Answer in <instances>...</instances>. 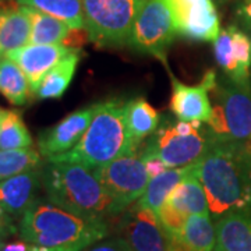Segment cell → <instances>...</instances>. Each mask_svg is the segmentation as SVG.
Masks as SVG:
<instances>
[{"label": "cell", "instance_id": "484cf974", "mask_svg": "<svg viewBox=\"0 0 251 251\" xmlns=\"http://www.w3.org/2000/svg\"><path fill=\"white\" fill-rule=\"evenodd\" d=\"M32 147V137L18 110H7L0 123V150H24Z\"/></svg>", "mask_w": 251, "mask_h": 251}, {"label": "cell", "instance_id": "ab89813d", "mask_svg": "<svg viewBox=\"0 0 251 251\" xmlns=\"http://www.w3.org/2000/svg\"><path fill=\"white\" fill-rule=\"evenodd\" d=\"M216 3H226V1H229V0H215Z\"/></svg>", "mask_w": 251, "mask_h": 251}, {"label": "cell", "instance_id": "5b68a950", "mask_svg": "<svg viewBox=\"0 0 251 251\" xmlns=\"http://www.w3.org/2000/svg\"><path fill=\"white\" fill-rule=\"evenodd\" d=\"M215 103L208 120V130L216 140L232 143L251 155L250 80L224 77L214 88Z\"/></svg>", "mask_w": 251, "mask_h": 251}, {"label": "cell", "instance_id": "8fae6325", "mask_svg": "<svg viewBox=\"0 0 251 251\" xmlns=\"http://www.w3.org/2000/svg\"><path fill=\"white\" fill-rule=\"evenodd\" d=\"M120 229L122 237L133 251H173L172 239L162 227L156 212L137 202L123 212Z\"/></svg>", "mask_w": 251, "mask_h": 251}, {"label": "cell", "instance_id": "d6a6232c", "mask_svg": "<svg viewBox=\"0 0 251 251\" xmlns=\"http://www.w3.org/2000/svg\"><path fill=\"white\" fill-rule=\"evenodd\" d=\"M144 163H145V168H147V172H148V175H150V177L152 179L155 176H158V175H161L165 171H168V168L165 166V163L161 161V159H158V158H155V156H148V158H143Z\"/></svg>", "mask_w": 251, "mask_h": 251}, {"label": "cell", "instance_id": "44dd1931", "mask_svg": "<svg viewBox=\"0 0 251 251\" xmlns=\"http://www.w3.org/2000/svg\"><path fill=\"white\" fill-rule=\"evenodd\" d=\"M191 171H193V165L184 166V168L168 169L161 175L152 177L145 188L143 197L137 201V204L145 206V208H150L153 212H158L161 209V206L166 202V200L169 198L172 191L179 186L180 181Z\"/></svg>", "mask_w": 251, "mask_h": 251}, {"label": "cell", "instance_id": "9c48e42d", "mask_svg": "<svg viewBox=\"0 0 251 251\" xmlns=\"http://www.w3.org/2000/svg\"><path fill=\"white\" fill-rule=\"evenodd\" d=\"M92 171L116 201L122 214L143 197L151 180L138 151L123 155Z\"/></svg>", "mask_w": 251, "mask_h": 251}, {"label": "cell", "instance_id": "6da1fadb", "mask_svg": "<svg viewBox=\"0 0 251 251\" xmlns=\"http://www.w3.org/2000/svg\"><path fill=\"white\" fill-rule=\"evenodd\" d=\"M193 172L205 190L215 221L251 208V155L243 148L214 137L205 155L193 165Z\"/></svg>", "mask_w": 251, "mask_h": 251}, {"label": "cell", "instance_id": "5bb4252c", "mask_svg": "<svg viewBox=\"0 0 251 251\" xmlns=\"http://www.w3.org/2000/svg\"><path fill=\"white\" fill-rule=\"evenodd\" d=\"M70 52L73 50L62 44H57V45L28 44L23 48H18L16 50H11L4 57L13 60L20 66V69L27 75L29 91H31V95L34 97L46 73Z\"/></svg>", "mask_w": 251, "mask_h": 251}, {"label": "cell", "instance_id": "2e32d148", "mask_svg": "<svg viewBox=\"0 0 251 251\" xmlns=\"http://www.w3.org/2000/svg\"><path fill=\"white\" fill-rule=\"evenodd\" d=\"M7 0L0 1V59L6 54L29 44L31 21L23 6L17 0L6 4Z\"/></svg>", "mask_w": 251, "mask_h": 251}, {"label": "cell", "instance_id": "4316f807", "mask_svg": "<svg viewBox=\"0 0 251 251\" xmlns=\"http://www.w3.org/2000/svg\"><path fill=\"white\" fill-rule=\"evenodd\" d=\"M41 153L32 148L0 150V180L9 179L23 172L38 169L41 166Z\"/></svg>", "mask_w": 251, "mask_h": 251}, {"label": "cell", "instance_id": "603a6c76", "mask_svg": "<svg viewBox=\"0 0 251 251\" xmlns=\"http://www.w3.org/2000/svg\"><path fill=\"white\" fill-rule=\"evenodd\" d=\"M179 240L187 251H215L216 224L211 215H190Z\"/></svg>", "mask_w": 251, "mask_h": 251}, {"label": "cell", "instance_id": "ffe728a7", "mask_svg": "<svg viewBox=\"0 0 251 251\" xmlns=\"http://www.w3.org/2000/svg\"><path fill=\"white\" fill-rule=\"evenodd\" d=\"M78 63L80 54L77 50H73L67 56H64L60 62L46 73L34 97L41 100L62 98L72 84Z\"/></svg>", "mask_w": 251, "mask_h": 251}, {"label": "cell", "instance_id": "83f0119b", "mask_svg": "<svg viewBox=\"0 0 251 251\" xmlns=\"http://www.w3.org/2000/svg\"><path fill=\"white\" fill-rule=\"evenodd\" d=\"M214 53H215L216 62L222 67V70L227 77L237 81H244L240 77L237 63L234 60L233 48H232V35H230L227 28L221 31V34L214 41Z\"/></svg>", "mask_w": 251, "mask_h": 251}, {"label": "cell", "instance_id": "9a60e30c", "mask_svg": "<svg viewBox=\"0 0 251 251\" xmlns=\"http://www.w3.org/2000/svg\"><path fill=\"white\" fill-rule=\"evenodd\" d=\"M42 186V169L23 172L0 180V208L10 216H21L36 200Z\"/></svg>", "mask_w": 251, "mask_h": 251}, {"label": "cell", "instance_id": "277c9868", "mask_svg": "<svg viewBox=\"0 0 251 251\" xmlns=\"http://www.w3.org/2000/svg\"><path fill=\"white\" fill-rule=\"evenodd\" d=\"M126 100L115 98L99 102L78 143L70 151L49 158L48 161L78 162L97 169L130 152H137L126 125Z\"/></svg>", "mask_w": 251, "mask_h": 251}, {"label": "cell", "instance_id": "ba28073f", "mask_svg": "<svg viewBox=\"0 0 251 251\" xmlns=\"http://www.w3.org/2000/svg\"><path fill=\"white\" fill-rule=\"evenodd\" d=\"M176 35L177 32L166 0H143L128 46L166 63V50Z\"/></svg>", "mask_w": 251, "mask_h": 251}, {"label": "cell", "instance_id": "e0dca14e", "mask_svg": "<svg viewBox=\"0 0 251 251\" xmlns=\"http://www.w3.org/2000/svg\"><path fill=\"white\" fill-rule=\"evenodd\" d=\"M215 251H251V208L218 219Z\"/></svg>", "mask_w": 251, "mask_h": 251}, {"label": "cell", "instance_id": "8d00e7d4", "mask_svg": "<svg viewBox=\"0 0 251 251\" xmlns=\"http://www.w3.org/2000/svg\"><path fill=\"white\" fill-rule=\"evenodd\" d=\"M29 251H77V250H73V249H46V247L32 246Z\"/></svg>", "mask_w": 251, "mask_h": 251}, {"label": "cell", "instance_id": "b9f144b4", "mask_svg": "<svg viewBox=\"0 0 251 251\" xmlns=\"http://www.w3.org/2000/svg\"><path fill=\"white\" fill-rule=\"evenodd\" d=\"M0 1H3V0H0Z\"/></svg>", "mask_w": 251, "mask_h": 251}, {"label": "cell", "instance_id": "ac0fdd59", "mask_svg": "<svg viewBox=\"0 0 251 251\" xmlns=\"http://www.w3.org/2000/svg\"><path fill=\"white\" fill-rule=\"evenodd\" d=\"M166 201L187 216L211 215L205 190L193 171L180 181Z\"/></svg>", "mask_w": 251, "mask_h": 251}, {"label": "cell", "instance_id": "8992f818", "mask_svg": "<svg viewBox=\"0 0 251 251\" xmlns=\"http://www.w3.org/2000/svg\"><path fill=\"white\" fill-rule=\"evenodd\" d=\"M143 0H82L85 28L99 48H122L130 44Z\"/></svg>", "mask_w": 251, "mask_h": 251}, {"label": "cell", "instance_id": "836d02e7", "mask_svg": "<svg viewBox=\"0 0 251 251\" xmlns=\"http://www.w3.org/2000/svg\"><path fill=\"white\" fill-rule=\"evenodd\" d=\"M14 233H16V227L11 222V216L9 214H6L0 208V240H3L4 237Z\"/></svg>", "mask_w": 251, "mask_h": 251}, {"label": "cell", "instance_id": "30bf717a", "mask_svg": "<svg viewBox=\"0 0 251 251\" xmlns=\"http://www.w3.org/2000/svg\"><path fill=\"white\" fill-rule=\"evenodd\" d=\"M177 35L188 41L214 42L221 34L214 0H166Z\"/></svg>", "mask_w": 251, "mask_h": 251}, {"label": "cell", "instance_id": "d4e9b609", "mask_svg": "<svg viewBox=\"0 0 251 251\" xmlns=\"http://www.w3.org/2000/svg\"><path fill=\"white\" fill-rule=\"evenodd\" d=\"M17 3L59 18L70 28L85 27L82 0H17Z\"/></svg>", "mask_w": 251, "mask_h": 251}, {"label": "cell", "instance_id": "d6986e66", "mask_svg": "<svg viewBox=\"0 0 251 251\" xmlns=\"http://www.w3.org/2000/svg\"><path fill=\"white\" fill-rule=\"evenodd\" d=\"M126 125L131 141L138 148L144 138L158 130L159 113L147 99H130L126 103Z\"/></svg>", "mask_w": 251, "mask_h": 251}, {"label": "cell", "instance_id": "7c38bea8", "mask_svg": "<svg viewBox=\"0 0 251 251\" xmlns=\"http://www.w3.org/2000/svg\"><path fill=\"white\" fill-rule=\"evenodd\" d=\"M172 77L171 109L173 115L183 122H201L208 123L212 105L208 94L216 87L215 72L209 70L204 80L197 87H190Z\"/></svg>", "mask_w": 251, "mask_h": 251}, {"label": "cell", "instance_id": "f1b7e54d", "mask_svg": "<svg viewBox=\"0 0 251 251\" xmlns=\"http://www.w3.org/2000/svg\"><path fill=\"white\" fill-rule=\"evenodd\" d=\"M232 35V48H233L234 60L237 63L239 73L242 80H250L251 66V39L234 25L227 27Z\"/></svg>", "mask_w": 251, "mask_h": 251}, {"label": "cell", "instance_id": "f546056e", "mask_svg": "<svg viewBox=\"0 0 251 251\" xmlns=\"http://www.w3.org/2000/svg\"><path fill=\"white\" fill-rule=\"evenodd\" d=\"M156 215L168 236L172 239H180V234L183 232V227L186 225L188 216L180 212L175 206H172L168 201L161 206Z\"/></svg>", "mask_w": 251, "mask_h": 251}, {"label": "cell", "instance_id": "f35d334b", "mask_svg": "<svg viewBox=\"0 0 251 251\" xmlns=\"http://www.w3.org/2000/svg\"><path fill=\"white\" fill-rule=\"evenodd\" d=\"M6 115H7V110H4V109L0 108V123H1V120L6 117Z\"/></svg>", "mask_w": 251, "mask_h": 251}, {"label": "cell", "instance_id": "74e56055", "mask_svg": "<svg viewBox=\"0 0 251 251\" xmlns=\"http://www.w3.org/2000/svg\"><path fill=\"white\" fill-rule=\"evenodd\" d=\"M243 20H244V24H246V27L249 28L251 31V16H242Z\"/></svg>", "mask_w": 251, "mask_h": 251}, {"label": "cell", "instance_id": "e575fe53", "mask_svg": "<svg viewBox=\"0 0 251 251\" xmlns=\"http://www.w3.org/2000/svg\"><path fill=\"white\" fill-rule=\"evenodd\" d=\"M32 244H29L25 240H16V242L3 243L0 244V251H29Z\"/></svg>", "mask_w": 251, "mask_h": 251}, {"label": "cell", "instance_id": "60d3db41", "mask_svg": "<svg viewBox=\"0 0 251 251\" xmlns=\"http://www.w3.org/2000/svg\"><path fill=\"white\" fill-rule=\"evenodd\" d=\"M0 244H1V240H0Z\"/></svg>", "mask_w": 251, "mask_h": 251}, {"label": "cell", "instance_id": "1f68e13d", "mask_svg": "<svg viewBox=\"0 0 251 251\" xmlns=\"http://www.w3.org/2000/svg\"><path fill=\"white\" fill-rule=\"evenodd\" d=\"M90 32L88 29L84 28H70L67 36L64 38L62 45H64L66 48H69L70 50H80L81 46L85 45L87 42H90Z\"/></svg>", "mask_w": 251, "mask_h": 251}, {"label": "cell", "instance_id": "52a82bcc", "mask_svg": "<svg viewBox=\"0 0 251 251\" xmlns=\"http://www.w3.org/2000/svg\"><path fill=\"white\" fill-rule=\"evenodd\" d=\"M214 135L206 128H198L193 134L180 135L175 123H165L151 135L144 151L143 158L155 156L161 159L168 169L196 165L209 150Z\"/></svg>", "mask_w": 251, "mask_h": 251}, {"label": "cell", "instance_id": "4dcf8cb0", "mask_svg": "<svg viewBox=\"0 0 251 251\" xmlns=\"http://www.w3.org/2000/svg\"><path fill=\"white\" fill-rule=\"evenodd\" d=\"M81 251H133L123 237H109L92 243Z\"/></svg>", "mask_w": 251, "mask_h": 251}, {"label": "cell", "instance_id": "7a4b0ae2", "mask_svg": "<svg viewBox=\"0 0 251 251\" xmlns=\"http://www.w3.org/2000/svg\"><path fill=\"white\" fill-rule=\"evenodd\" d=\"M18 233L32 246L81 251L109 233L106 221L90 219L49 201L36 198L20 219Z\"/></svg>", "mask_w": 251, "mask_h": 251}, {"label": "cell", "instance_id": "4fadbf2b", "mask_svg": "<svg viewBox=\"0 0 251 251\" xmlns=\"http://www.w3.org/2000/svg\"><path fill=\"white\" fill-rule=\"evenodd\" d=\"M97 103L78 109L38 135V151L46 159L70 151L88 128Z\"/></svg>", "mask_w": 251, "mask_h": 251}, {"label": "cell", "instance_id": "cb8c5ba5", "mask_svg": "<svg viewBox=\"0 0 251 251\" xmlns=\"http://www.w3.org/2000/svg\"><path fill=\"white\" fill-rule=\"evenodd\" d=\"M0 94L16 106L25 105L31 95L27 75L7 57L0 59Z\"/></svg>", "mask_w": 251, "mask_h": 251}, {"label": "cell", "instance_id": "d590c367", "mask_svg": "<svg viewBox=\"0 0 251 251\" xmlns=\"http://www.w3.org/2000/svg\"><path fill=\"white\" fill-rule=\"evenodd\" d=\"M240 16H251V0H243L240 6Z\"/></svg>", "mask_w": 251, "mask_h": 251}, {"label": "cell", "instance_id": "7402d4cb", "mask_svg": "<svg viewBox=\"0 0 251 251\" xmlns=\"http://www.w3.org/2000/svg\"><path fill=\"white\" fill-rule=\"evenodd\" d=\"M31 21V38L29 44L38 45H57L63 44L70 27L59 18L52 17L41 10L23 6Z\"/></svg>", "mask_w": 251, "mask_h": 251}, {"label": "cell", "instance_id": "3957f363", "mask_svg": "<svg viewBox=\"0 0 251 251\" xmlns=\"http://www.w3.org/2000/svg\"><path fill=\"white\" fill-rule=\"evenodd\" d=\"M42 187L49 201L84 218L106 221L122 214L94 171L78 162L48 161Z\"/></svg>", "mask_w": 251, "mask_h": 251}]
</instances>
